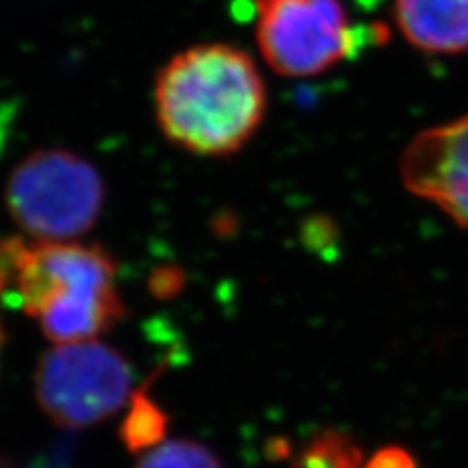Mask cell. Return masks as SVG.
<instances>
[{"label": "cell", "mask_w": 468, "mask_h": 468, "mask_svg": "<svg viewBox=\"0 0 468 468\" xmlns=\"http://www.w3.org/2000/svg\"><path fill=\"white\" fill-rule=\"evenodd\" d=\"M117 263L98 244L0 237V301L34 318L49 342L98 340L127 314Z\"/></svg>", "instance_id": "1"}, {"label": "cell", "mask_w": 468, "mask_h": 468, "mask_svg": "<svg viewBox=\"0 0 468 468\" xmlns=\"http://www.w3.org/2000/svg\"><path fill=\"white\" fill-rule=\"evenodd\" d=\"M154 108L172 144L199 156H227L261 125L266 86L244 51L223 43L197 46L158 70Z\"/></svg>", "instance_id": "2"}, {"label": "cell", "mask_w": 468, "mask_h": 468, "mask_svg": "<svg viewBox=\"0 0 468 468\" xmlns=\"http://www.w3.org/2000/svg\"><path fill=\"white\" fill-rule=\"evenodd\" d=\"M357 3V0H356ZM369 8L375 0H361ZM387 29L356 22L347 0H260L258 43L283 77L320 75L344 58L385 43Z\"/></svg>", "instance_id": "3"}, {"label": "cell", "mask_w": 468, "mask_h": 468, "mask_svg": "<svg viewBox=\"0 0 468 468\" xmlns=\"http://www.w3.org/2000/svg\"><path fill=\"white\" fill-rule=\"evenodd\" d=\"M106 186L86 158L65 149H39L16 165L6 180V209L36 240L67 242L100 218Z\"/></svg>", "instance_id": "4"}, {"label": "cell", "mask_w": 468, "mask_h": 468, "mask_svg": "<svg viewBox=\"0 0 468 468\" xmlns=\"http://www.w3.org/2000/svg\"><path fill=\"white\" fill-rule=\"evenodd\" d=\"M135 373L120 349L100 340L57 344L39 359L36 400L67 430H84L120 412L133 394Z\"/></svg>", "instance_id": "5"}, {"label": "cell", "mask_w": 468, "mask_h": 468, "mask_svg": "<svg viewBox=\"0 0 468 468\" xmlns=\"http://www.w3.org/2000/svg\"><path fill=\"white\" fill-rule=\"evenodd\" d=\"M400 174L408 192L468 229V115L420 133L408 144Z\"/></svg>", "instance_id": "6"}, {"label": "cell", "mask_w": 468, "mask_h": 468, "mask_svg": "<svg viewBox=\"0 0 468 468\" xmlns=\"http://www.w3.org/2000/svg\"><path fill=\"white\" fill-rule=\"evenodd\" d=\"M397 22L408 41L423 51L468 49V0H397Z\"/></svg>", "instance_id": "7"}, {"label": "cell", "mask_w": 468, "mask_h": 468, "mask_svg": "<svg viewBox=\"0 0 468 468\" xmlns=\"http://www.w3.org/2000/svg\"><path fill=\"white\" fill-rule=\"evenodd\" d=\"M168 416L144 388L131 394L129 412L120 426V437L129 452H144L165 441Z\"/></svg>", "instance_id": "8"}, {"label": "cell", "mask_w": 468, "mask_h": 468, "mask_svg": "<svg viewBox=\"0 0 468 468\" xmlns=\"http://www.w3.org/2000/svg\"><path fill=\"white\" fill-rule=\"evenodd\" d=\"M301 468H361V451L349 437L326 431L303 451Z\"/></svg>", "instance_id": "9"}, {"label": "cell", "mask_w": 468, "mask_h": 468, "mask_svg": "<svg viewBox=\"0 0 468 468\" xmlns=\"http://www.w3.org/2000/svg\"><path fill=\"white\" fill-rule=\"evenodd\" d=\"M137 468H223V464L205 445L178 439L151 451Z\"/></svg>", "instance_id": "10"}, {"label": "cell", "mask_w": 468, "mask_h": 468, "mask_svg": "<svg viewBox=\"0 0 468 468\" xmlns=\"http://www.w3.org/2000/svg\"><path fill=\"white\" fill-rule=\"evenodd\" d=\"M365 468H418V464L406 449L390 445L378 449Z\"/></svg>", "instance_id": "11"}, {"label": "cell", "mask_w": 468, "mask_h": 468, "mask_svg": "<svg viewBox=\"0 0 468 468\" xmlns=\"http://www.w3.org/2000/svg\"><path fill=\"white\" fill-rule=\"evenodd\" d=\"M151 285L156 297H172L184 287V273L176 268L158 270L151 280Z\"/></svg>", "instance_id": "12"}]
</instances>
